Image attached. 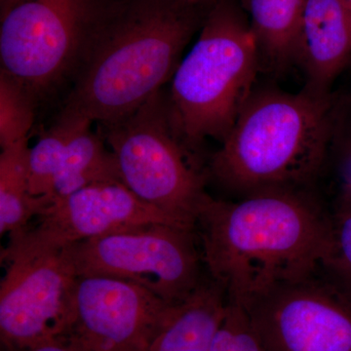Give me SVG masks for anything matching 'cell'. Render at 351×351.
<instances>
[{
	"mask_svg": "<svg viewBox=\"0 0 351 351\" xmlns=\"http://www.w3.org/2000/svg\"><path fill=\"white\" fill-rule=\"evenodd\" d=\"M195 226L201 256L228 302L242 307L319 271L331 216L304 191H270L205 201Z\"/></svg>",
	"mask_w": 351,
	"mask_h": 351,
	"instance_id": "obj_1",
	"label": "cell"
},
{
	"mask_svg": "<svg viewBox=\"0 0 351 351\" xmlns=\"http://www.w3.org/2000/svg\"><path fill=\"white\" fill-rule=\"evenodd\" d=\"M209 9L188 0H108L64 107L98 123L135 112L173 77Z\"/></svg>",
	"mask_w": 351,
	"mask_h": 351,
	"instance_id": "obj_2",
	"label": "cell"
},
{
	"mask_svg": "<svg viewBox=\"0 0 351 351\" xmlns=\"http://www.w3.org/2000/svg\"><path fill=\"white\" fill-rule=\"evenodd\" d=\"M332 122L328 93L254 92L212 157L210 173L240 198L304 191L324 163Z\"/></svg>",
	"mask_w": 351,
	"mask_h": 351,
	"instance_id": "obj_3",
	"label": "cell"
},
{
	"mask_svg": "<svg viewBox=\"0 0 351 351\" xmlns=\"http://www.w3.org/2000/svg\"><path fill=\"white\" fill-rule=\"evenodd\" d=\"M258 64L248 18L235 0H219L168 93L173 123L191 151L207 138H226L254 93Z\"/></svg>",
	"mask_w": 351,
	"mask_h": 351,
	"instance_id": "obj_4",
	"label": "cell"
},
{
	"mask_svg": "<svg viewBox=\"0 0 351 351\" xmlns=\"http://www.w3.org/2000/svg\"><path fill=\"white\" fill-rule=\"evenodd\" d=\"M98 124L122 184L180 226L195 230L209 197L205 176L173 123L164 88L130 114Z\"/></svg>",
	"mask_w": 351,
	"mask_h": 351,
	"instance_id": "obj_5",
	"label": "cell"
},
{
	"mask_svg": "<svg viewBox=\"0 0 351 351\" xmlns=\"http://www.w3.org/2000/svg\"><path fill=\"white\" fill-rule=\"evenodd\" d=\"M108 0H0V69L39 104L73 85Z\"/></svg>",
	"mask_w": 351,
	"mask_h": 351,
	"instance_id": "obj_6",
	"label": "cell"
},
{
	"mask_svg": "<svg viewBox=\"0 0 351 351\" xmlns=\"http://www.w3.org/2000/svg\"><path fill=\"white\" fill-rule=\"evenodd\" d=\"M6 271L0 284V334L12 351L69 336L78 276L68 247L10 237L2 251Z\"/></svg>",
	"mask_w": 351,
	"mask_h": 351,
	"instance_id": "obj_7",
	"label": "cell"
},
{
	"mask_svg": "<svg viewBox=\"0 0 351 351\" xmlns=\"http://www.w3.org/2000/svg\"><path fill=\"white\" fill-rule=\"evenodd\" d=\"M78 277L106 276L137 284L179 304L202 283L201 251L191 228L152 223L68 246Z\"/></svg>",
	"mask_w": 351,
	"mask_h": 351,
	"instance_id": "obj_8",
	"label": "cell"
},
{
	"mask_svg": "<svg viewBox=\"0 0 351 351\" xmlns=\"http://www.w3.org/2000/svg\"><path fill=\"white\" fill-rule=\"evenodd\" d=\"M245 309L267 351H351V302L319 271Z\"/></svg>",
	"mask_w": 351,
	"mask_h": 351,
	"instance_id": "obj_9",
	"label": "cell"
},
{
	"mask_svg": "<svg viewBox=\"0 0 351 351\" xmlns=\"http://www.w3.org/2000/svg\"><path fill=\"white\" fill-rule=\"evenodd\" d=\"M175 304L128 281L78 277L69 336L87 351H149Z\"/></svg>",
	"mask_w": 351,
	"mask_h": 351,
	"instance_id": "obj_10",
	"label": "cell"
},
{
	"mask_svg": "<svg viewBox=\"0 0 351 351\" xmlns=\"http://www.w3.org/2000/svg\"><path fill=\"white\" fill-rule=\"evenodd\" d=\"M36 221V226H29L25 234L56 247L71 246L147 223L180 226L140 199L121 182H100L55 201L44 208Z\"/></svg>",
	"mask_w": 351,
	"mask_h": 351,
	"instance_id": "obj_11",
	"label": "cell"
},
{
	"mask_svg": "<svg viewBox=\"0 0 351 351\" xmlns=\"http://www.w3.org/2000/svg\"><path fill=\"white\" fill-rule=\"evenodd\" d=\"M351 56V9L343 0H306L297 63L306 89L327 94Z\"/></svg>",
	"mask_w": 351,
	"mask_h": 351,
	"instance_id": "obj_12",
	"label": "cell"
},
{
	"mask_svg": "<svg viewBox=\"0 0 351 351\" xmlns=\"http://www.w3.org/2000/svg\"><path fill=\"white\" fill-rule=\"evenodd\" d=\"M228 308L223 289L205 281L176 304L157 332L149 351H210Z\"/></svg>",
	"mask_w": 351,
	"mask_h": 351,
	"instance_id": "obj_13",
	"label": "cell"
},
{
	"mask_svg": "<svg viewBox=\"0 0 351 351\" xmlns=\"http://www.w3.org/2000/svg\"><path fill=\"white\" fill-rule=\"evenodd\" d=\"M93 123L85 120L64 145L46 207L87 186L121 182L114 154L100 133L92 130Z\"/></svg>",
	"mask_w": 351,
	"mask_h": 351,
	"instance_id": "obj_14",
	"label": "cell"
},
{
	"mask_svg": "<svg viewBox=\"0 0 351 351\" xmlns=\"http://www.w3.org/2000/svg\"><path fill=\"white\" fill-rule=\"evenodd\" d=\"M306 0H246L260 61L276 71L297 63Z\"/></svg>",
	"mask_w": 351,
	"mask_h": 351,
	"instance_id": "obj_15",
	"label": "cell"
},
{
	"mask_svg": "<svg viewBox=\"0 0 351 351\" xmlns=\"http://www.w3.org/2000/svg\"><path fill=\"white\" fill-rule=\"evenodd\" d=\"M29 149L27 138L0 154V232L9 237L27 230L44 208L29 188Z\"/></svg>",
	"mask_w": 351,
	"mask_h": 351,
	"instance_id": "obj_16",
	"label": "cell"
},
{
	"mask_svg": "<svg viewBox=\"0 0 351 351\" xmlns=\"http://www.w3.org/2000/svg\"><path fill=\"white\" fill-rule=\"evenodd\" d=\"M38 99L29 87L0 69V147L29 138Z\"/></svg>",
	"mask_w": 351,
	"mask_h": 351,
	"instance_id": "obj_17",
	"label": "cell"
},
{
	"mask_svg": "<svg viewBox=\"0 0 351 351\" xmlns=\"http://www.w3.org/2000/svg\"><path fill=\"white\" fill-rule=\"evenodd\" d=\"M331 216V240L319 272L351 302V195L343 189Z\"/></svg>",
	"mask_w": 351,
	"mask_h": 351,
	"instance_id": "obj_18",
	"label": "cell"
},
{
	"mask_svg": "<svg viewBox=\"0 0 351 351\" xmlns=\"http://www.w3.org/2000/svg\"><path fill=\"white\" fill-rule=\"evenodd\" d=\"M210 351H267L244 307L228 302Z\"/></svg>",
	"mask_w": 351,
	"mask_h": 351,
	"instance_id": "obj_19",
	"label": "cell"
},
{
	"mask_svg": "<svg viewBox=\"0 0 351 351\" xmlns=\"http://www.w3.org/2000/svg\"><path fill=\"white\" fill-rule=\"evenodd\" d=\"M20 351H87L71 336L60 337Z\"/></svg>",
	"mask_w": 351,
	"mask_h": 351,
	"instance_id": "obj_20",
	"label": "cell"
},
{
	"mask_svg": "<svg viewBox=\"0 0 351 351\" xmlns=\"http://www.w3.org/2000/svg\"><path fill=\"white\" fill-rule=\"evenodd\" d=\"M343 189L351 195V142L348 145V154L346 161V186Z\"/></svg>",
	"mask_w": 351,
	"mask_h": 351,
	"instance_id": "obj_21",
	"label": "cell"
},
{
	"mask_svg": "<svg viewBox=\"0 0 351 351\" xmlns=\"http://www.w3.org/2000/svg\"><path fill=\"white\" fill-rule=\"evenodd\" d=\"M188 1L197 6L211 7L219 0H188Z\"/></svg>",
	"mask_w": 351,
	"mask_h": 351,
	"instance_id": "obj_22",
	"label": "cell"
},
{
	"mask_svg": "<svg viewBox=\"0 0 351 351\" xmlns=\"http://www.w3.org/2000/svg\"><path fill=\"white\" fill-rule=\"evenodd\" d=\"M346 2V5L348 6V8L351 9V0H343Z\"/></svg>",
	"mask_w": 351,
	"mask_h": 351,
	"instance_id": "obj_23",
	"label": "cell"
}]
</instances>
